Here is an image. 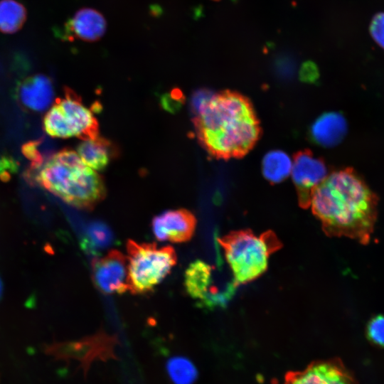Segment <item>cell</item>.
Instances as JSON below:
<instances>
[{
  "mask_svg": "<svg viewBox=\"0 0 384 384\" xmlns=\"http://www.w3.org/2000/svg\"><path fill=\"white\" fill-rule=\"evenodd\" d=\"M378 198L353 169L332 172L314 190L310 205L329 237L368 244L378 215Z\"/></svg>",
  "mask_w": 384,
  "mask_h": 384,
  "instance_id": "cell-1",
  "label": "cell"
},
{
  "mask_svg": "<svg viewBox=\"0 0 384 384\" xmlns=\"http://www.w3.org/2000/svg\"><path fill=\"white\" fill-rule=\"evenodd\" d=\"M194 128L199 142L213 156L228 159L246 154L256 144L260 127L243 95L224 91L196 105Z\"/></svg>",
  "mask_w": 384,
  "mask_h": 384,
  "instance_id": "cell-2",
  "label": "cell"
},
{
  "mask_svg": "<svg viewBox=\"0 0 384 384\" xmlns=\"http://www.w3.org/2000/svg\"><path fill=\"white\" fill-rule=\"evenodd\" d=\"M31 171L40 186L78 208L92 210L106 196L103 178L73 150H60L31 166Z\"/></svg>",
  "mask_w": 384,
  "mask_h": 384,
  "instance_id": "cell-3",
  "label": "cell"
},
{
  "mask_svg": "<svg viewBox=\"0 0 384 384\" xmlns=\"http://www.w3.org/2000/svg\"><path fill=\"white\" fill-rule=\"evenodd\" d=\"M224 257L237 287L249 283L267 270L272 254L282 247V243L271 230L260 235L250 229L233 230L218 238Z\"/></svg>",
  "mask_w": 384,
  "mask_h": 384,
  "instance_id": "cell-4",
  "label": "cell"
},
{
  "mask_svg": "<svg viewBox=\"0 0 384 384\" xmlns=\"http://www.w3.org/2000/svg\"><path fill=\"white\" fill-rule=\"evenodd\" d=\"M129 291L134 294L151 292L176 265L175 250L155 242L139 243L128 240L126 244Z\"/></svg>",
  "mask_w": 384,
  "mask_h": 384,
  "instance_id": "cell-5",
  "label": "cell"
},
{
  "mask_svg": "<svg viewBox=\"0 0 384 384\" xmlns=\"http://www.w3.org/2000/svg\"><path fill=\"white\" fill-rule=\"evenodd\" d=\"M46 132L53 137H78L81 140L100 136L99 124L91 110L79 97L66 88L63 97L57 98L43 119Z\"/></svg>",
  "mask_w": 384,
  "mask_h": 384,
  "instance_id": "cell-6",
  "label": "cell"
},
{
  "mask_svg": "<svg viewBox=\"0 0 384 384\" xmlns=\"http://www.w3.org/2000/svg\"><path fill=\"white\" fill-rule=\"evenodd\" d=\"M118 344L116 336L99 331L78 341L55 344L50 348L48 352L58 359L78 361L86 376L93 362L117 360L115 348Z\"/></svg>",
  "mask_w": 384,
  "mask_h": 384,
  "instance_id": "cell-7",
  "label": "cell"
},
{
  "mask_svg": "<svg viewBox=\"0 0 384 384\" xmlns=\"http://www.w3.org/2000/svg\"><path fill=\"white\" fill-rule=\"evenodd\" d=\"M127 257L117 250H111L92 261V279L105 294H123L129 291Z\"/></svg>",
  "mask_w": 384,
  "mask_h": 384,
  "instance_id": "cell-8",
  "label": "cell"
},
{
  "mask_svg": "<svg viewBox=\"0 0 384 384\" xmlns=\"http://www.w3.org/2000/svg\"><path fill=\"white\" fill-rule=\"evenodd\" d=\"M290 174L297 188L299 205L309 208L312 192L328 175L324 162L308 151H301L292 161Z\"/></svg>",
  "mask_w": 384,
  "mask_h": 384,
  "instance_id": "cell-9",
  "label": "cell"
},
{
  "mask_svg": "<svg viewBox=\"0 0 384 384\" xmlns=\"http://www.w3.org/2000/svg\"><path fill=\"white\" fill-rule=\"evenodd\" d=\"M196 224L197 220L192 212L179 208L166 210L155 216L151 229L159 241L182 243L192 238Z\"/></svg>",
  "mask_w": 384,
  "mask_h": 384,
  "instance_id": "cell-10",
  "label": "cell"
},
{
  "mask_svg": "<svg viewBox=\"0 0 384 384\" xmlns=\"http://www.w3.org/2000/svg\"><path fill=\"white\" fill-rule=\"evenodd\" d=\"M213 268L201 260L191 263L184 274V287L189 296L200 300L201 305L213 308L224 306L230 296L217 292L212 284Z\"/></svg>",
  "mask_w": 384,
  "mask_h": 384,
  "instance_id": "cell-11",
  "label": "cell"
},
{
  "mask_svg": "<svg viewBox=\"0 0 384 384\" xmlns=\"http://www.w3.org/2000/svg\"><path fill=\"white\" fill-rule=\"evenodd\" d=\"M284 384H357L352 374L337 358L316 361L304 370L289 372Z\"/></svg>",
  "mask_w": 384,
  "mask_h": 384,
  "instance_id": "cell-12",
  "label": "cell"
},
{
  "mask_svg": "<svg viewBox=\"0 0 384 384\" xmlns=\"http://www.w3.org/2000/svg\"><path fill=\"white\" fill-rule=\"evenodd\" d=\"M65 30L68 39L95 41L105 33L106 21L99 11L83 8L67 22Z\"/></svg>",
  "mask_w": 384,
  "mask_h": 384,
  "instance_id": "cell-13",
  "label": "cell"
},
{
  "mask_svg": "<svg viewBox=\"0 0 384 384\" xmlns=\"http://www.w3.org/2000/svg\"><path fill=\"white\" fill-rule=\"evenodd\" d=\"M22 105L31 110L41 112L52 103L54 91L52 82L47 76L38 74L25 79L18 89Z\"/></svg>",
  "mask_w": 384,
  "mask_h": 384,
  "instance_id": "cell-14",
  "label": "cell"
},
{
  "mask_svg": "<svg viewBox=\"0 0 384 384\" xmlns=\"http://www.w3.org/2000/svg\"><path fill=\"white\" fill-rule=\"evenodd\" d=\"M77 153L87 166L95 171H102L117 158L119 151L114 142L98 136L82 140L77 147Z\"/></svg>",
  "mask_w": 384,
  "mask_h": 384,
  "instance_id": "cell-15",
  "label": "cell"
},
{
  "mask_svg": "<svg viewBox=\"0 0 384 384\" xmlns=\"http://www.w3.org/2000/svg\"><path fill=\"white\" fill-rule=\"evenodd\" d=\"M347 130L344 117L336 112L320 116L313 124L311 136L315 142L324 146H332L339 143Z\"/></svg>",
  "mask_w": 384,
  "mask_h": 384,
  "instance_id": "cell-16",
  "label": "cell"
},
{
  "mask_svg": "<svg viewBox=\"0 0 384 384\" xmlns=\"http://www.w3.org/2000/svg\"><path fill=\"white\" fill-rule=\"evenodd\" d=\"M27 18L25 6L16 0H0V33L13 34L20 31Z\"/></svg>",
  "mask_w": 384,
  "mask_h": 384,
  "instance_id": "cell-17",
  "label": "cell"
},
{
  "mask_svg": "<svg viewBox=\"0 0 384 384\" xmlns=\"http://www.w3.org/2000/svg\"><path fill=\"white\" fill-rule=\"evenodd\" d=\"M292 165V161L286 153L280 150L271 151L263 158L262 174L269 181L278 183L290 174Z\"/></svg>",
  "mask_w": 384,
  "mask_h": 384,
  "instance_id": "cell-18",
  "label": "cell"
},
{
  "mask_svg": "<svg viewBox=\"0 0 384 384\" xmlns=\"http://www.w3.org/2000/svg\"><path fill=\"white\" fill-rule=\"evenodd\" d=\"M166 371L173 384H193L198 375L193 363L183 356L169 358L166 362Z\"/></svg>",
  "mask_w": 384,
  "mask_h": 384,
  "instance_id": "cell-19",
  "label": "cell"
},
{
  "mask_svg": "<svg viewBox=\"0 0 384 384\" xmlns=\"http://www.w3.org/2000/svg\"><path fill=\"white\" fill-rule=\"evenodd\" d=\"M113 240L110 228L102 222L96 221L88 225L82 245L87 250L95 252L111 245Z\"/></svg>",
  "mask_w": 384,
  "mask_h": 384,
  "instance_id": "cell-20",
  "label": "cell"
},
{
  "mask_svg": "<svg viewBox=\"0 0 384 384\" xmlns=\"http://www.w3.org/2000/svg\"><path fill=\"white\" fill-rule=\"evenodd\" d=\"M366 335L370 343L384 348V314L374 316L368 321Z\"/></svg>",
  "mask_w": 384,
  "mask_h": 384,
  "instance_id": "cell-21",
  "label": "cell"
},
{
  "mask_svg": "<svg viewBox=\"0 0 384 384\" xmlns=\"http://www.w3.org/2000/svg\"><path fill=\"white\" fill-rule=\"evenodd\" d=\"M370 33L376 43L384 50V12L377 14L371 21Z\"/></svg>",
  "mask_w": 384,
  "mask_h": 384,
  "instance_id": "cell-22",
  "label": "cell"
},
{
  "mask_svg": "<svg viewBox=\"0 0 384 384\" xmlns=\"http://www.w3.org/2000/svg\"><path fill=\"white\" fill-rule=\"evenodd\" d=\"M1 291H2V284H1V279H0V296H1Z\"/></svg>",
  "mask_w": 384,
  "mask_h": 384,
  "instance_id": "cell-23",
  "label": "cell"
},
{
  "mask_svg": "<svg viewBox=\"0 0 384 384\" xmlns=\"http://www.w3.org/2000/svg\"><path fill=\"white\" fill-rule=\"evenodd\" d=\"M215 1H218V0H215Z\"/></svg>",
  "mask_w": 384,
  "mask_h": 384,
  "instance_id": "cell-24",
  "label": "cell"
}]
</instances>
